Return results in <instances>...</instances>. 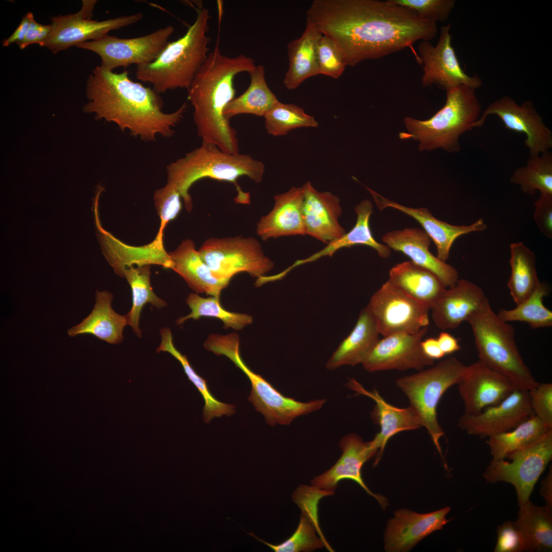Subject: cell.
Instances as JSON below:
<instances>
[{
  "mask_svg": "<svg viewBox=\"0 0 552 552\" xmlns=\"http://www.w3.org/2000/svg\"><path fill=\"white\" fill-rule=\"evenodd\" d=\"M519 507L515 522L524 536L528 551L551 550L552 510L546 505H536L530 500Z\"/></svg>",
  "mask_w": 552,
  "mask_h": 552,
  "instance_id": "39",
  "label": "cell"
},
{
  "mask_svg": "<svg viewBox=\"0 0 552 552\" xmlns=\"http://www.w3.org/2000/svg\"><path fill=\"white\" fill-rule=\"evenodd\" d=\"M150 265L131 266L124 269L123 278H125L129 284L132 294V305L126 315L127 325H129L138 337H141L139 328L141 313L144 305L147 303L160 309L167 306L163 300L158 297L153 292L150 284Z\"/></svg>",
  "mask_w": 552,
  "mask_h": 552,
  "instance_id": "40",
  "label": "cell"
},
{
  "mask_svg": "<svg viewBox=\"0 0 552 552\" xmlns=\"http://www.w3.org/2000/svg\"><path fill=\"white\" fill-rule=\"evenodd\" d=\"M195 9V20L182 37L168 42L154 61L136 67V79L151 84L159 94L177 88L187 89L207 58L211 17L201 5Z\"/></svg>",
  "mask_w": 552,
  "mask_h": 552,
  "instance_id": "5",
  "label": "cell"
},
{
  "mask_svg": "<svg viewBox=\"0 0 552 552\" xmlns=\"http://www.w3.org/2000/svg\"><path fill=\"white\" fill-rule=\"evenodd\" d=\"M475 90L463 85L446 90L444 106L429 119L422 121L409 117L404 118L407 132L400 133V138L419 142L421 151L438 148L450 152L459 151V136L472 129L481 116V106Z\"/></svg>",
  "mask_w": 552,
  "mask_h": 552,
  "instance_id": "6",
  "label": "cell"
},
{
  "mask_svg": "<svg viewBox=\"0 0 552 552\" xmlns=\"http://www.w3.org/2000/svg\"><path fill=\"white\" fill-rule=\"evenodd\" d=\"M382 240L390 249L401 252L416 264L435 274L447 288L459 279L457 270L439 259L429 250L431 239L423 230L406 227L385 233Z\"/></svg>",
  "mask_w": 552,
  "mask_h": 552,
  "instance_id": "25",
  "label": "cell"
},
{
  "mask_svg": "<svg viewBox=\"0 0 552 552\" xmlns=\"http://www.w3.org/2000/svg\"><path fill=\"white\" fill-rule=\"evenodd\" d=\"M267 132L273 136L286 135L290 131L302 127H316L318 123L314 118L306 113L302 108L293 104L279 102L264 117Z\"/></svg>",
  "mask_w": 552,
  "mask_h": 552,
  "instance_id": "44",
  "label": "cell"
},
{
  "mask_svg": "<svg viewBox=\"0 0 552 552\" xmlns=\"http://www.w3.org/2000/svg\"><path fill=\"white\" fill-rule=\"evenodd\" d=\"M379 335L372 316L364 308L352 330L328 360L326 369L334 370L344 365L362 364L379 339Z\"/></svg>",
  "mask_w": 552,
  "mask_h": 552,
  "instance_id": "32",
  "label": "cell"
},
{
  "mask_svg": "<svg viewBox=\"0 0 552 552\" xmlns=\"http://www.w3.org/2000/svg\"><path fill=\"white\" fill-rule=\"evenodd\" d=\"M548 293V287L539 281L532 293L512 309H501L497 315L502 320L523 321L532 328L552 326V312L543 304V298Z\"/></svg>",
  "mask_w": 552,
  "mask_h": 552,
  "instance_id": "41",
  "label": "cell"
},
{
  "mask_svg": "<svg viewBox=\"0 0 552 552\" xmlns=\"http://www.w3.org/2000/svg\"><path fill=\"white\" fill-rule=\"evenodd\" d=\"M198 251L213 276L219 279L230 280L241 272L260 279L265 277L274 266L260 243L252 237L211 238L203 242Z\"/></svg>",
  "mask_w": 552,
  "mask_h": 552,
  "instance_id": "10",
  "label": "cell"
},
{
  "mask_svg": "<svg viewBox=\"0 0 552 552\" xmlns=\"http://www.w3.org/2000/svg\"><path fill=\"white\" fill-rule=\"evenodd\" d=\"M319 75L334 79L341 76L347 66L344 57L335 43L328 37L322 35L317 47Z\"/></svg>",
  "mask_w": 552,
  "mask_h": 552,
  "instance_id": "47",
  "label": "cell"
},
{
  "mask_svg": "<svg viewBox=\"0 0 552 552\" xmlns=\"http://www.w3.org/2000/svg\"><path fill=\"white\" fill-rule=\"evenodd\" d=\"M534 219L540 231L546 237H552V195L540 193L535 203Z\"/></svg>",
  "mask_w": 552,
  "mask_h": 552,
  "instance_id": "52",
  "label": "cell"
},
{
  "mask_svg": "<svg viewBox=\"0 0 552 552\" xmlns=\"http://www.w3.org/2000/svg\"><path fill=\"white\" fill-rule=\"evenodd\" d=\"M256 66L254 59L243 54L224 56L218 41L209 53L187 89L188 100L194 108V122L202 142L228 153H239L237 132L224 116V110L235 98V76L242 72L249 73Z\"/></svg>",
  "mask_w": 552,
  "mask_h": 552,
  "instance_id": "3",
  "label": "cell"
},
{
  "mask_svg": "<svg viewBox=\"0 0 552 552\" xmlns=\"http://www.w3.org/2000/svg\"><path fill=\"white\" fill-rule=\"evenodd\" d=\"M161 342L156 349V352H167L171 354L181 364L188 379L197 388L202 395L204 402L203 408V419L205 423H209L215 417L223 415L230 416L235 412L234 405L226 404L218 400L211 393L207 381L199 376L189 363L187 356L182 354L174 346L171 330L167 327L160 329Z\"/></svg>",
  "mask_w": 552,
  "mask_h": 552,
  "instance_id": "36",
  "label": "cell"
},
{
  "mask_svg": "<svg viewBox=\"0 0 552 552\" xmlns=\"http://www.w3.org/2000/svg\"><path fill=\"white\" fill-rule=\"evenodd\" d=\"M97 1H82L77 13L52 17L50 35L43 45L53 54L80 43L101 38L113 30L135 24L143 18L142 13L122 16L102 21L92 19Z\"/></svg>",
  "mask_w": 552,
  "mask_h": 552,
  "instance_id": "13",
  "label": "cell"
},
{
  "mask_svg": "<svg viewBox=\"0 0 552 552\" xmlns=\"http://www.w3.org/2000/svg\"><path fill=\"white\" fill-rule=\"evenodd\" d=\"M181 198L176 188L168 182L165 186L154 192V202L160 221L158 233L164 234L167 224L179 213L182 206Z\"/></svg>",
  "mask_w": 552,
  "mask_h": 552,
  "instance_id": "49",
  "label": "cell"
},
{
  "mask_svg": "<svg viewBox=\"0 0 552 552\" xmlns=\"http://www.w3.org/2000/svg\"><path fill=\"white\" fill-rule=\"evenodd\" d=\"M540 494L546 502V506L552 510V471L551 467L541 482Z\"/></svg>",
  "mask_w": 552,
  "mask_h": 552,
  "instance_id": "57",
  "label": "cell"
},
{
  "mask_svg": "<svg viewBox=\"0 0 552 552\" xmlns=\"http://www.w3.org/2000/svg\"><path fill=\"white\" fill-rule=\"evenodd\" d=\"M321 35L312 24L306 21L302 35L288 44L289 66L283 80L287 89H295L307 79L319 75L317 47Z\"/></svg>",
  "mask_w": 552,
  "mask_h": 552,
  "instance_id": "34",
  "label": "cell"
},
{
  "mask_svg": "<svg viewBox=\"0 0 552 552\" xmlns=\"http://www.w3.org/2000/svg\"><path fill=\"white\" fill-rule=\"evenodd\" d=\"M302 188L306 234L327 244L342 237L346 231L338 221L342 212L339 198L329 192L318 191L310 182Z\"/></svg>",
  "mask_w": 552,
  "mask_h": 552,
  "instance_id": "23",
  "label": "cell"
},
{
  "mask_svg": "<svg viewBox=\"0 0 552 552\" xmlns=\"http://www.w3.org/2000/svg\"><path fill=\"white\" fill-rule=\"evenodd\" d=\"M169 254L173 264L172 269L197 293L220 297L222 290L228 285L230 280L219 279L213 276L192 240L182 241Z\"/></svg>",
  "mask_w": 552,
  "mask_h": 552,
  "instance_id": "29",
  "label": "cell"
},
{
  "mask_svg": "<svg viewBox=\"0 0 552 552\" xmlns=\"http://www.w3.org/2000/svg\"><path fill=\"white\" fill-rule=\"evenodd\" d=\"M365 307L383 337L414 333L429 324L430 310L388 280L373 294Z\"/></svg>",
  "mask_w": 552,
  "mask_h": 552,
  "instance_id": "12",
  "label": "cell"
},
{
  "mask_svg": "<svg viewBox=\"0 0 552 552\" xmlns=\"http://www.w3.org/2000/svg\"><path fill=\"white\" fill-rule=\"evenodd\" d=\"M204 347L216 355L228 358L247 377L251 385L248 399L270 426L288 425L298 417L319 410L326 402L325 399L301 402L284 396L244 362L239 351V337L235 333L211 334L205 341Z\"/></svg>",
  "mask_w": 552,
  "mask_h": 552,
  "instance_id": "8",
  "label": "cell"
},
{
  "mask_svg": "<svg viewBox=\"0 0 552 552\" xmlns=\"http://www.w3.org/2000/svg\"><path fill=\"white\" fill-rule=\"evenodd\" d=\"M315 532L316 530L309 519L302 514L295 531L280 544H272L260 539L252 533L247 534L275 552H300L311 551L326 546L323 540L316 536Z\"/></svg>",
  "mask_w": 552,
  "mask_h": 552,
  "instance_id": "45",
  "label": "cell"
},
{
  "mask_svg": "<svg viewBox=\"0 0 552 552\" xmlns=\"http://www.w3.org/2000/svg\"><path fill=\"white\" fill-rule=\"evenodd\" d=\"M339 446L342 451L340 458L327 471L314 477L311 480L312 485L322 490L334 491L340 481L350 479L357 483L385 509L388 504L386 498L373 493L364 483L361 475L363 465L377 453L372 441L364 442L359 436L352 433L344 436Z\"/></svg>",
  "mask_w": 552,
  "mask_h": 552,
  "instance_id": "20",
  "label": "cell"
},
{
  "mask_svg": "<svg viewBox=\"0 0 552 552\" xmlns=\"http://www.w3.org/2000/svg\"><path fill=\"white\" fill-rule=\"evenodd\" d=\"M51 30V25H42L37 22L34 18L24 40L18 45L19 49H24L32 44H38L42 47L50 35Z\"/></svg>",
  "mask_w": 552,
  "mask_h": 552,
  "instance_id": "53",
  "label": "cell"
},
{
  "mask_svg": "<svg viewBox=\"0 0 552 552\" xmlns=\"http://www.w3.org/2000/svg\"><path fill=\"white\" fill-rule=\"evenodd\" d=\"M487 297L477 285L458 279L447 288L430 309L432 320L442 330L455 329L478 310Z\"/></svg>",
  "mask_w": 552,
  "mask_h": 552,
  "instance_id": "27",
  "label": "cell"
},
{
  "mask_svg": "<svg viewBox=\"0 0 552 552\" xmlns=\"http://www.w3.org/2000/svg\"><path fill=\"white\" fill-rule=\"evenodd\" d=\"M450 508L418 513L407 509L396 511L388 521L384 534V548L388 552H405L432 533L442 530L449 520Z\"/></svg>",
  "mask_w": 552,
  "mask_h": 552,
  "instance_id": "22",
  "label": "cell"
},
{
  "mask_svg": "<svg viewBox=\"0 0 552 552\" xmlns=\"http://www.w3.org/2000/svg\"><path fill=\"white\" fill-rule=\"evenodd\" d=\"M272 209L257 224L256 233L264 241L306 234L303 215L302 187H293L274 196Z\"/></svg>",
  "mask_w": 552,
  "mask_h": 552,
  "instance_id": "28",
  "label": "cell"
},
{
  "mask_svg": "<svg viewBox=\"0 0 552 552\" xmlns=\"http://www.w3.org/2000/svg\"><path fill=\"white\" fill-rule=\"evenodd\" d=\"M511 181L520 186L524 194L533 195L537 190L552 195V154L549 151L530 156L526 164L517 168Z\"/></svg>",
  "mask_w": 552,
  "mask_h": 552,
  "instance_id": "42",
  "label": "cell"
},
{
  "mask_svg": "<svg viewBox=\"0 0 552 552\" xmlns=\"http://www.w3.org/2000/svg\"><path fill=\"white\" fill-rule=\"evenodd\" d=\"M174 31V27L170 25L138 37L122 38L107 35L76 47L96 53L101 59V65L113 71L120 66L126 68L131 64L138 66L153 62Z\"/></svg>",
  "mask_w": 552,
  "mask_h": 552,
  "instance_id": "14",
  "label": "cell"
},
{
  "mask_svg": "<svg viewBox=\"0 0 552 552\" xmlns=\"http://www.w3.org/2000/svg\"><path fill=\"white\" fill-rule=\"evenodd\" d=\"M534 415L528 390L516 388L499 403L476 415L464 413L458 426L468 434L479 437L508 431Z\"/></svg>",
  "mask_w": 552,
  "mask_h": 552,
  "instance_id": "18",
  "label": "cell"
},
{
  "mask_svg": "<svg viewBox=\"0 0 552 552\" xmlns=\"http://www.w3.org/2000/svg\"><path fill=\"white\" fill-rule=\"evenodd\" d=\"M496 115L510 130L526 135L524 144L530 156L538 155L552 148V133L530 100L518 104L509 96H503L490 104L474 124L481 126L489 115Z\"/></svg>",
  "mask_w": 552,
  "mask_h": 552,
  "instance_id": "16",
  "label": "cell"
},
{
  "mask_svg": "<svg viewBox=\"0 0 552 552\" xmlns=\"http://www.w3.org/2000/svg\"><path fill=\"white\" fill-rule=\"evenodd\" d=\"M367 189L380 211L391 208L409 215L418 221L434 243L437 251L436 257L444 262H446L449 258L451 247L457 238L472 232L483 231L487 227L482 218L469 225H452L438 219L427 208L407 207L389 200L369 188Z\"/></svg>",
  "mask_w": 552,
  "mask_h": 552,
  "instance_id": "26",
  "label": "cell"
},
{
  "mask_svg": "<svg viewBox=\"0 0 552 552\" xmlns=\"http://www.w3.org/2000/svg\"><path fill=\"white\" fill-rule=\"evenodd\" d=\"M250 82L247 89L234 98L226 106L224 115L229 119L241 114L264 117L279 101L266 83L263 65L256 66L249 73Z\"/></svg>",
  "mask_w": 552,
  "mask_h": 552,
  "instance_id": "35",
  "label": "cell"
},
{
  "mask_svg": "<svg viewBox=\"0 0 552 552\" xmlns=\"http://www.w3.org/2000/svg\"><path fill=\"white\" fill-rule=\"evenodd\" d=\"M510 249L511 272L508 287L513 300L518 305L532 293L540 281L534 252L522 242L511 243Z\"/></svg>",
  "mask_w": 552,
  "mask_h": 552,
  "instance_id": "37",
  "label": "cell"
},
{
  "mask_svg": "<svg viewBox=\"0 0 552 552\" xmlns=\"http://www.w3.org/2000/svg\"><path fill=\"white\" fill-rule=\"evenodd\" d=\"M504 459H492L483 476L490 482L504 481L516 491L519 507L528 500L534 486L552 458V430L532 445Z\"/></svg>",
  "mask_w": 552,
  "mask_h": 552,
  "instance_id": "11",
  "label": "cell"
},
{
  "mask_svg": "<svg viewBox=\"0 0 552 552\" xmlns=\"http://www.w3.org/2000/svg\"><path fill=\"white\" fill-rule=\"evenodd\" d=\"M427 327L414 333H398L379 339L362 363L369 372L397 370L420 371L432 366L434 360L423 353L421 342Z\"/></svg>",
  "mask_w": 552,
  "mask_h": 552,
  "instance_id": "17",
  "label": "cell"
},
{
  "mask_svg": "<svg viewBox=\"0 0 552 552\" xmlns=\"http://www.w3.org/2000/svg\"><path fill=\"white\" fill-rule=\"evenodd\" d=\"M440 347L445 355L450 354L461 349L457 340L448 332H441L438 338Z\"/></svg>",
  "mask_w": 552,
  "mask_h": 552,
  "instance_id": "56",
  "label": "cell"
},
{
  "mask_svg": "<svg viewBox=\"0 0 552 552\" xmlns=\"http://www.w3.org/2000/svg\"><path fill=\"white\" fill-rule=\"evenodd\" d=\"M34 18L32 12H29L26 14L13 33L8 38L2 41L3 46L7 47L12 43H16L18 45L24 40L29 30L30 23Z\"/></svg>",
  "mask_w": 552,
  "mask_h": 552,
  "instance_id": "54",
  "label": "cell"
},
{
  "mask_svg": "<svg viewBox=\"0 0 552 552\" xmlns=\"http://www.w3.org/2000/svg\"><path fill=\"white\" fill-rule=\"evenodd\" d=\"M551 430L552 427L533 415L513 429L489 438L487 442L492 459H505L513 452L537 442Z\"/></svg>",
  "mask_w": 552,
  "mask_h": 552,
  "instance_id": "38",
  "label": "cell"
},
{
  "mask_svg": "<svg viewBox=\"0 0 552 552\" xmlns=\"http://www.w3.org/2000/svg\"><path fill=\"white\" fill-rule=\"evenodd\" d=\"M494 552L528 551L524 536L515 521H505L497 528Z\"/></svg>",
  "mask_w": 552,
  "mask_h": 552,
  "instance_id": "50",
  "label": "cell"
},
{
  "mask_svg": "<svg viewBox=\"0 0 552 552\" xmlns=\"http://www.w3.org/2000/svg\"><path fill=\"white\" fill-rule=\"evenodd\" d=\"M468 365L450 357L426 370L398 379L397 386L408 398L410 405L420 417L438 451L443 459L440 440L444 432L437 418V407L450 387L458 384Z\"/></svg>",
  "mask_w": 552,
  "mask_h": 552,
  "instance_id": "9",
  "label": "cell"
},
{
  "mask_svg": "<svg viewBox=\"0 0 552 552\" xmlns=\"http://www.w3.org/2000/svg\"><path fill=\"white\" fill-rule=\"evenodd\" d=\"M334 493L333 491L322 490L313 486L310 487L301 485L292 495L293 501L301 509L302 514L308 518L312 523L316 532L325 543L326 547L330 551H333V549L326 541L319 526L317 505L321 498Z\"/></svg>",
  "mask_w": 552,
  "mask_h": 552,
  "instance_id": "46",
  "label": "cell"
},
{
  "mask_svg": "<svg viewBox=\"0 0 552 552\" xmlns=\"http://www.w3.org/2000/svg\"><path fill=\"white\" fill-rule=\"evenodd\" d=\"M347 386L357 393L372 399L375 403L371 415L380 430L371 441L377 451L374 466L380 461L386 444L392 436L400 432L415 430L422 426L420 417L410 406L406 408L393 406L387 403L376 389L369 391L353 378L349 380Z\"/></svg>",
  "mask_w": 552,
  "mask_h": 552,
  "instance_id": "24",
  "label": "cell"
},
{
  "mask_svg": "<svg viewBox=\"0 0 552 552\" xmlns=\"http://www.w3.org/2000/svg\"><path fill=\"white\" fill-rule=\"evenodd\" d=\"M86 96L88 101L83 107L84 112L113 123L145 142L155 141L158 135L173 136L187 107L183 103L175 111L165 112L163 100L153 88L131 80L126 70L117 74L101 65L88 76Z\"/></svg>",
  "mask_w": 552,
  "mask_h": 552,
  "instance_id": "2",
  "label": "cell"
},
{
  "mask_svg": "<svg viewBox=\"0 0 552 552\" xmlns=\"http://www.w3.org/2000/svg\"><path fill=\"white\" fill-rule=\"evenodd\" d=\"M467 321L479 361L507 378L517 388L529 390L538 384L520 354L514 327L499 318L488 298Z\"/></svg>",
  "mask_w": 552,
  "mask_h": 552,
  "instance_id": "7",
  "label": "cell"
},
{
  "mask_svg": "<svg viewBox=\"0 0 552 552\" xmlns=\"http://www.w3.org/2000/svg\"><path fill=\"white\" fill-rule=\"evenodd\" d=\"M421 348L424 354L433 360L441 359L445 355L435 338L429 337L423 339L421 342Z\"/></svg>",
  "mask_w": 552,
  "mask_h": 552,
  "instance_id": "55",
  "label": "cell"
},
{
  "mask_svg": "<svg viewBox=\"0 0 552 552\" xmlns=\"http://www.w3.org/2000/svg\"><path fill=\"white\" fill-rule=\"evenodd\" d=\"M98 199L94 200V211L97 236L103 255L115 273L123 278L126 268L137 265H157L172 269V262L164 246L163 234L157 232L150 243L140 246L128 245L114 237L102 227L98 214Z\"/></svg>",
  "mask_w": 552,
  "mask_h": 552,
  "instance_id": "19",
  "label": "cell"
},
{
  "mask_svg": "<svg viewBox=\"0 0 552 552\" xmlns=\"http://www.w3.org/2000/svg\"><path fill=\"white\" fill-rule=\"evenodd\" d=\"M373 205L367 199L362 200L355 208L357 215L356 222L354 227L342 237L327 244L321 250L310 257L296 261L293 265L284 271L286 273L297 266L314 261L323 257L332 256L342 248L351 247L355 245H365L375 249L382 258H388L391 249L385 244L378 242L372 235L370 219L373 213Z\"/></svg>",
  "mask_w": 552,
  "mask_h": 552,
  "instance_id": "33",
  "label": "cell"
},
{
  "mask_svg": "<svg viewBox=\"0 0 552 552\" xmlns=\"http://www.w3.org/2000/svg\"><path fill=\"white\" fill-rule=\"evenodd\" d=\"M388 281L429 310L447 288L433 272L410 260L394 266Z\"/></svg>",
  "mask_w": 552,
  "mask_h": 552,
  "instance_id": "31",
  "label": "cell"
},
{
  "mask_svg": "<svg viewBox=\"0 0 552 552\" xmlns=\"http://www.w3.org/2000/svg\"><path fill=\"white\" fill-rule=\"evenodd\" d=\"M414 11L419 17L434 22L446 21L456 3L454 0H389Z\"/></svg>",
  "mask_w": 552,
  "mask_h": 552,
  "instance_id": "48",
  "label": "cell"
},
{
  "mask_svg": "<svg viewBox=\"0 0 552 552\" xmlns=\"http://www.w3.org/2000/svg\"><path fill=\"white\" fill-rule=\"evenodd\" d=\"M528 393L534 415L552 427V384L538 383Z\"/></svg>",
  "mask_w": 552,
  "mask_h": 552,
  "instance_id": "51",
  "label": "cell"
},
{
  "mask_svg": "<svg viewBox=\"0 0 552 552\" xmlns=\"http://www.w3.org/2000/svg\"><path fill=\"white\" fill-rule=\"evenodd\" d=\"M450 24L442 26L438 42L433 46L422 40L418 45L419 62L423 64L422 85H436L445 90L466 85L475 90L482 85L478 76H470L462 68L451 42Z\"/></svg>",
  "mask_w": 552,
  "mask_h": 552,
  "instance_id": "15",
  "label": "cell"
},
{
  "mask_svg": "<svg viewBox=\"0 0 552 552\" xmlns=\"http://www.w3.org/2000/svg\"><path fill=\"white\" fill-rule=\"evenodd\" d=\"M306 21L333 41L349 66L412 49L437 34L436 22L389 0H315Z\"/></svg>",
  "mask_w": 552,
  "mask_h": 552,
  "instance_id": "1",
  "label": "cell"
},
{
  "mask_svg": "<svg viewBox=\"0 0 552 552\" xmlns=\"http://www.w3.org/2000/svg\"><path fill=\"white\" fill-rule=\"evenodd\" d=\"M167 182L180 193L186 209L193 208L189 190L197 181L209 178L233 183L237 191L236 203L249 204V195L245 193L237 180L246 176L255 183L260 182L265 172V165L248 154H231L216 145L202 142L201 145L166 167Z\"/></svg>",
  "mask_w": 552,
  "mask_h": 552,
  "instance_id": "4",
  "label": "cell"
},
{
  "mask_svg": "<svg viewBox=\"0 0 552 552\" xmlns=\"http://www.w3.org/2000/svg\"><path fill=\"white\" fill-rule=\"evenodd\" d=\"M458 385L464 413L468 415H476L499 403L517 388L507 378L479 360L468 365Z\"/></svg>",
  "mask_w": 552,
  "mask_h": 552,
  "instance_id": "21",
  "label": "cell"
},
{
  "mask_svg": "<svg viewBox=\"0 0 552 552\" xmlns=\"http://www.w3.org/2000/svg\"><path fill=\"white\" fill-rule=\"evenodd\" d=\"M187 304L191 309L188 315L179 318L177 325L182 324L189 319H198L203 316L215 317L221 320L224 328L240 330L251 324L252 317L248 314L230 312L224 309L220 303V297L211 296L203 297L192 293L188 296Z\"/></svg>",
  "mask_w": 552,
  "mask_h": 552,
  "instance_id": "43",
  "label": "cell"
},
{
  "mask_svg": "<svg viewBox=\"0 0 552 552\" xmlns=\"http://www.w3.org/2000/svg\"><path fill=\"white\" fill-rule=\"evenodd\" d=\"M112 300L110 292L96 291V302L91 312L81 323L70 328L68 335L75 337L88 334L110 344L121 343L127 319L126 315H120L112 309Z\"/></svg>",
  "mask_w": 552,
  "mask_h": 552,
  "instance_id": "30",
  "label": "cell"
}]
</instances>
